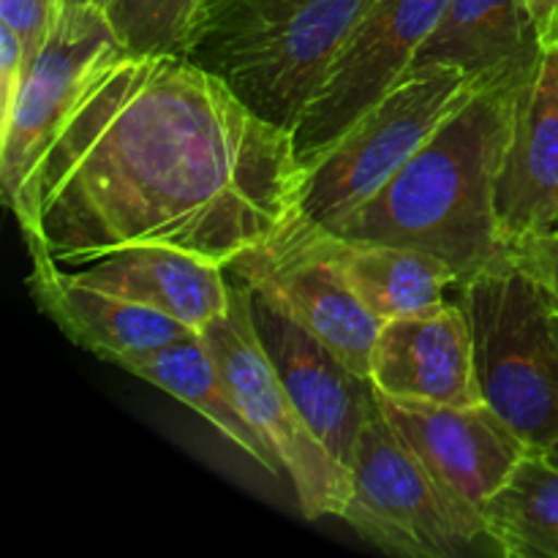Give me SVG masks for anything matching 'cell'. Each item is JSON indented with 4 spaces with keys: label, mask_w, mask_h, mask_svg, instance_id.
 <instances>
[{
    "label": "cell",
    "mask_w": 558,
    "mask_h": 558,
    "mask_svg": "<svg viewBox=\"0 0 558 558\" xmlns=\"http://www.w3.org/2000/svg\"><path fill=\"white\" fill-rule=\"evenodd\" d=\"M526 9L543 49L558 47V0H526Z\"/></svg>",
    "instance_id": "obj_25"
},
{
    "label": "cell",
    "mask_w": 558,
    "mask_h": 558,
    "mask_svg": "<svg viewBox=\"0 0 558 558\" xmlns=\"http://www.w3.org/2000/svg\"><path fill=\"white\" fill-rule=\"evenodd\" d=\"M27 289L38 311L52 319L71 343L118 368L140 354L194 336V330L180 325L178 319H169L161 311L74 281L69 270L38 245H27Z\"/></svg>",
    "instance_id": "obj_15"
},
{
    "label": "cell",
    "mask_w": 558,
    "mask_h": 558,
    "mask_svg": "<svg viewBox=\"0 0 558 558\" xmlns=\"http://www.w3.org/2000/svg\"><path fill=\"white\" fill-rule=\"evenodd\" d=\"M120 368L134 374L136 379L150 381L153 387L172 396L183 407L194 409L213 428H218V434L227 436L238 450L254 458L267 474L283 480V466L272 456L270 447L265 445V439L251 428L234 398L229 396L227 385L218 374L216 360H213L210 349L205 347L199 332L167 343L156 352L140 354V357L129 360Z\"/></svg>",
    "instance_id": "obj_19"
},
{
    "label": "cell",
    "mask_w": 558,
    "mask_h": 558,
    "mask_svg": "<svg viewBox=\"0 0 558 558\" xmlns=\"http://www.w3.org/2000/svg\"><path fill=\"white\" fill-rule=\"evenodd\" d=\"M199 336L216 360L229 396L283 466V477L292 483L300 512L308 521L325 515L341 518L352 488L349 469L330 456L294 407L259 341L251 311V289L245 283L232 281L229 311Z\"/></svg>",
    "instance_id": "obj_7"
},
{
    "label": "cell",
    "mask_w": 558,
    "mask_h": 558,
    "mask_svg": "<svg viewBox=\"0 0 558 558\" xmlns=\"http://www.w3.org/2000/svg\"><path fill=\"white\" fill-rule=\"evenodd\" d=\"M539 54L526 0H450L417 63L458 65L488 85L529 74Z\"/></svg>",
    "instance_id": "obj_17"
},
{
    "label": "cell",
    "mask_w": 558,
    "mask_h": 558,
    "mask_svg": "<svg viewBox=\"0 0 558 558\" xmlns=\"http://www.w3.org/2000/svg\"><path fill=\"white\" fill-rule=\"evenodd\" d=\"M251 311L262 347L270 354L294 407L316 439L349 469L365 420L376 412V392L327 343L251 289Z\"/></svg>",
    "instance_id": "obj_12"
},
{
    "label": "cell",
    "mask_w": 558,
    "mask_h": 558,
    "mask_svg": "<svg viewBox=\"0 0 558 558\" xmlns=\"http://www.w3.org/2000/svg\"><path fill=\"white\" fill-rule=\"evenodd\" d=\"M450 0H371L347 47L294 129V150L308 172L349 125L414 63Z\"/></svg>",
    "instance_id": "obj_9"
},
{
    "label": "cell",
    "mask_w": 558,
    "mask_h": 558,
    "mask_svg": "<svg viewBox=\"0 0 558 558\" xmlns=\"http://www.w3.org/2000/svg\"><path fill=\"white\" fill-rule=\"evenodd\" d=\"M294 134L178 52H118L93 74L49 145L25 245L63 267L172 248L229 267L300 218Z\"/></svg>",
    "instance_id": "obj_1"
},
{
    "label": "cell",
    "mask_w": 558,
    "mask_h": 558,
    "mask_svg": "<svg viewBox=\"0 0 558 558\" xmlns=\"http://www.w3.org/2000/svg\"><path fill=\"white\" fill-rule=\"evenodd\" d=\"M483 87L485 82L474 80L458 65H412L305 172L300 221L327 232L341 227Z\"/></svg>",
    "instance_id": "obj_5"
},
{
    "label": "cell",
    "mask_w": 558,
    "mask_h": 558,
    "mask_svg": "<svg viewBox=\"0 0 558 558\" xmlns=\"http://www.w3.org/2000/svg\"><path fill=\"white\" fill-rule=\"evenodd\" d=\"M376 407L436 483L480 515L532 452L485 403L441 407L396 401L376 392Z\"/></svg>",
    "instance_id": "obj_11"
},
{
    "label": "cell",
    "mask_w": 558,
    "mask_h": 558,
    "mask_svg": "<svg viewBox=\"0 0 558 558\" xmlns=\"http://www.w3.org/2000/svg\"><path fill=\"white\" fill-rule=\"evenodd\" d=\"M234 281L265 294L314 332L357 376H371V354L385 322L360 300L343 272L322 254L300 221L227 267Z\"/></svg>",
    "instance_id": "obj_10"
},
{
    "label": "cell",
    "mask_w": 558,
    "mask_h": 558,
    "mask_svg": "<svg viewBox=\"0 0 558 558\" xmlns=\"http://www.w3.org/2000/svg\"><path fill=\"white\" fill-rule=\"evenodd\" d=\"M300 223L381 322L434 308L445 303L447 289L458 287L452 267L423 248L343 238L305 221Z\"/></svg>",
    "instance_id": "obj_18"
},
{
    "label": "cell",
    "mask_w": 558,
    "mask_h": 558,
    "mask_svg": "<svg viewBox=\"0 0 558 558\" xmlns=\"http://www.w3.org/2000/svg\"><path fill=\"white\" fill-rule=\"evenodd\" d=\"M507 254L526 272H532L558 303V232H545L507 248Z\"/></svg>",
    "instance_id": "obj_24"
},
{
    "label": "cell",
    "mask_w": 558,
    "mask_h": 558,
    "mask_svg": "<svg viewBox=\"0 0 558 558\" xmlns=\"http://www.w3.org/2000/svg\"><path fill=\"white\" fill-rule=\"evenodd\" d=\"M349 477L352 488L341 521L374 548L407 558L496 554L483 515L436 483L425 463L381 417L379 407L360 430Z\"/></svg>",
    "instance_id": "obj_6"
},
{
    "label": "cell",
    "mask_w": 558,
    "mask_h": 558,
    "mask_svg": "<svg viewBox=\"0 0 558 558\" xmlns=\"http://www.w3.org/2000/svg\"><path fill=\"white\" fill-rule=\"evenodd\" d=\"M554 456H556V458H558V450H556V452H554Z\"/></svg>",
    "instance_id": "obj_27"
},
{
    "label": "cell",
    "mask_w": 558,
    "mask_h": 558,
    "mask_svg": "<svg viewBox=\"0 0 558 558\" xmlns=\"http://www.w3.org/2000/svg\"><path fill=\"white\" fill-rule=\"evenodd\" d=\"M202 0H112L107 16L125 52L183 54Z\"/></svg>",
    "instance_id": "obj_21"
},
{
    "label": "cell",
    "mask_w": 558,
    "mask_h": 558,
    "mask_svg": "<svg viewBox=\"0 0 558 558\" xmlns=\"http://www.w3.org/2000/svg\"><path fill=\"white\" fill-rule=\"evenodd\" d=\"M485 529L496 554L558 558V458L529 452L505 488L485 505Z\"/></svg>",
    "instance_id": "obj_20"
},
{
    "label": "cell",
    "mask_w": 558,
    "mask_h": 558,
    "mask_svg": "<svg viewBox=\"0 0 558 558\" xmlns=\"http://www.w3.org/2000/svg\"><path fill=\"white\" fill-rule=\"evenodd\" d=\"M523 76L485 85L336 234L412 245L452 267L458 283L505 254L496 178Z\"/></svg>",
    "instance_id": "obj_2"
},
{
    "label": "cell",
    "mask_w": 558,
    "mask_h": 558,
    "mask_svg": "<svg viewBox=\"0 0 558 558\" xmlns=\"http://www.w3.org/2000/svg\"><path fill=\"white\" fill-rule=\"evenodd\" d=\"M58 5H65V9H98L107 14L112 0H58Z\"/></svg>",
    "instance_id": "obj_26"
},
{
    "label": "cell",
    "mask_w": 558,
    "mask_h": 558,
    "mask_svg": "<svg viewBox=\"0 0 558 558\" xmlns=\"http://www.w3.org/2000/svg\"><path fill=\"white\" fill-rule=\"evenodd\" d=\"M65 270L74 281L161 311L194 332L221 319L232 300L227 267L172 248L118 251Z\"/></svg>",
    "instance_id": "obj_16"
},
{
    "label": "cell",
    "mask_w": 558,
    "mask_h": 558,
    "mask_svg": "<svg viewBox=\"0 0 558 558\" xmlns=\"http://www.w3.org/2000/svg\"><path fill=\"white\" fill-rule=\"evenodd\" d=\"M371 0H202L185 58L270 123L298 129Z\"/></svg>",
    "instance_id": "obj_3"
},
{
    "label": "cell",
    "mask_w": 558,
    "mask_h": 558,
    "mask_svg": "<svg viewBox=\"0 0 558 558\" xmlns=\"http://www.w3.org/2000/svg\"><path fill=\"white\" fill-rule=\"evenodd\" d=\"M480 396L534 452L558 450V303L510 254L458 283Z\"/></svg>",
    "instance_id": "obj_4"
},
{
    "label": "cell",
    "mask_w": 558,
    "mask_h": 558,
    "mask_svg": "<svg viewBox=\"0 0 558 558\" xmlns=\"http://www.w3.org/2000/svg\"><path fill=\"white\" fill-rule=\"evenodd\" d=\"M31 49L9 25L0 22V123L11 114L25 71L31 65Z\"/></svg>",
    "instance_id": "obj_23"
},
{
    "label": "cell",
    "mask_w": 558,
    "mask_h": 558,
    "mask_svg": "<svg viewBox=\"0 0 558 558\" xmlns=\"http://www.w3.org/2000/svg\"><path fill=\"white\" fill-rule=\"evenodd\" d=\"M505 248L558 232V47H545L515 98L510 140L496 178Z\"/></svg>",
    "instance_id": "obj_13"
},
{
    "label": "cell",
    "mask_w": 558,
    "mask_h": 558,
    "mask_svg": "<svg viewBox=\"0 0 558 558\" xmlns=\"http://www.w3.org/2000/svg\"><path fill=\"white\" fill-rule=\"evenodd\" d=\"M118 52L123 44L104 11L58 5L52 31L27 65L14 109L0 123V183L16 218L25 213L38 167L71 107L93 74Z\"/></svg>",
    "instance_id": "obj_8"
},
{
    "label": "cell",
    "mask_w": 558,
    "mask_h": 558,
    "mask_svg": "<svg viewBox=\"0 0 558 558\" xmlns=\"http://www.w3.org/2000/svg\"><path fill=\"white\" fill-rule=\"evenodd\" d=\"M368 381L374 392L396 401L483 403L463 305L445 300L434 308L387 319L371 354Z\"/></svg>",
    "instance_id": "obj_14"
},
{
    "label": "cell",
    "mask_w": 558,
    "mask_h": 558,
    "mask_svg": "<svg viewBox=\"0 0 558 558\" xmlns=\"http://www.w3.org/2000/svg\"><path fill=\"white\" fill-rule=\"evenodd\" d=\"M58 16V0H0V22L31 49V58L49 36Z\"/></svg>",
    "instance_id": "obj_22"
}]
</instances>
